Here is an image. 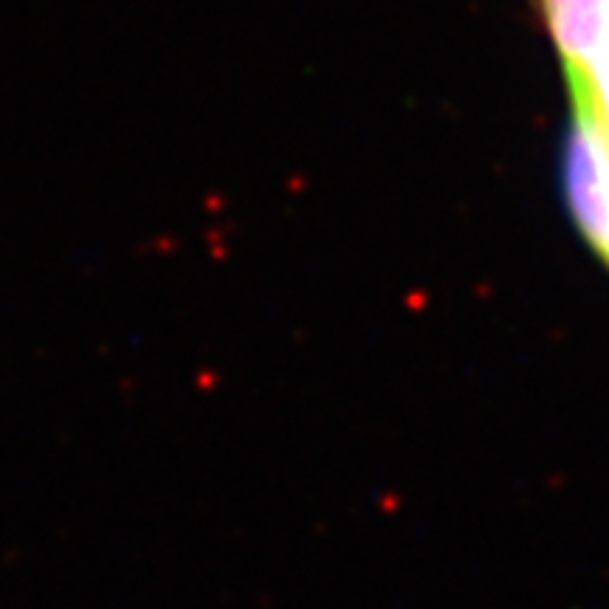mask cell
<instances>
[{"instance_id": "cell-3", "label": "cell", "mask_w": 609, "mask_h": 609, "mask_svg": "<svg viewBox=\"0 0 609 609\" xmlns=\"http://www.w3.org/2000/svg\"><path fill=\"white\" fill-rule=\"evenodd\" d=\"M567 79H581L587 82L595 91V96L604 102V108L609 110V12H607V23H604V34H601V43H598V51H595L593 63L587 68H576V71H564Z\"/></svg>"}, {"instance_id": "cell-2", "label": "cell", "mask_w": 609, "mask_h": 609, "mask_svg": "<svg viewBox=\"0 0 609 609\" xmlns=\"http://www.w3.org/2000/svg\"><path fill=\"white\" fill-rule=\"evenodd\" d=\"M542 12L562 54L564 71L593 63L607 23L609 0H542Z\"/></svg>"}, {"instance_id": "cell-1", "label": "cell", "mask_w": 609, "mask_h": 609, "mask_svg": "<svg viewBox=\"0 0 609 609\" xmlns=\"http://www.w3.org/2000/svg\"><path fill=\"white\" fill-rule=\"evenodd\" d=\"M564 195L578 229L609 266V127L593 141L567 136Z\"/></svg>"}]
</instances>
